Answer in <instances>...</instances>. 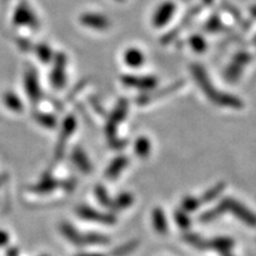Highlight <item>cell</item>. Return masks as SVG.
Instances as JSON below:
<instances>
[{"mask_svg": "<svg viewBox=\"0 0 256 256\" xmlns=\"http://www.w3.org/2000/svg\"><path fill=\"white\" fill-rule=\"evenodd\" d=\"M191 72L194 75V78L196 80L197 84L200 86L204 94L206 95V98L212 104H215L216 106H220V107L232 108V110H241V108H243L244 104H243V101L241 98H236V96L232 94H228V92L216 90L214 88L206 72L200 64H192Z\"/></svg>", "mask_w": 256, "mask_h": 256, "instance_id": "6da1fadb", "label": "cell"}, {"mask_svg": "<svg viewBox=\"0 0 256 256\" xmlns=\"http://www.w3.org/2000/svg\"><path fill=\"white\" fill-rule=\"evenodd\" d=\"M127 110V100H120L118 102L113 113L110 114V118H108L107 124H106V134H107L108 142H110V146L114 147V148H122V147L126 146V142H122V140H119L116 138V128L119 126L121 121L126 118Z\"/></svg>", "mask_w": 256, "mask_h": 256, "instance_id": "7a4b0ae2", "label": "cell"}, {"mask_svg": "<svg viewBox=\"0 0 256 256\" xmlns=\"http://www.w3.org/2000/svg\"><path fill=\"white\" fill-rule=\"evenodd\" d=\"M217 209H218L220 215H223L224 212H232L236 217H238V220H241L243 223L248 224V226H256L255 214L252 212L248 208H246L243 204H241L238 200H235L232 197L222 200V202L217 206Z\"/></svg>", "mask_w": 256, "mask_h": 256, "instance_id": "3957f363", "label": "cell"}, {"mask_svg": "<svg viewBox=\"0 0 256 256\" xmlns=\"http://www.w3.org/2000/svg\"><path fill=\"white\" fill-rule=\"evenodd\" d=\"M12 22L16 26H30L34 28L40 26L36 14L32 11L31 6L28 4L25 0H20L16 6L14 16H12Z\"/></svg>", "mask_w": 256, "mask_h": 256, "instance_id": "277c9868", "label": "cell"}, {"mask_svg": "<svg viewBox=\"0 0 256 256\" xmlns=\"http://www.w3.org/2000/svg\"><path fill=\"white\" fill-rule=\"evenodd\" d=\"M76 127H78V121H76L75 116H72V115H68V116L63 120L58 142H57L55 153H54V156H55V160H57V162L64 156L66 142H68L70 136H72V133L75 132Z\"/></svg>", "mask_w": 256, "mask_h": 256, "instance_id": "5b68a950", "label": "cell"}, {"mask_svg": "<svg viewBox=\"0 0 256 256\" xmlns=\"http://www.w3.org/2000/svg\"><path fill=\"white\" fill-rule=\"evenodd\" d=\"M252 60V55L246 51H240L234 56L232 63L229 64V66L226 70V78L229 82H236L241 78V74L244 69V66Z\"/></svg>", "mask_w": 256, "mask_h": 256, "instance_id": "8992f818", "label": "cell"}, {"mask_svg": "<svg viewBox=\"0 0 256 256\" xmlns=\"http://www.w3.org/2000/svg\"><path fill=\"white\" fill-rule=\"evenodd\" d=\"M177 10V5L174 4L171 0H166V2H162L153 14L152 17V24L154 28H162L174 18Z\"/></svg>", "mask_w": 256, "mask_h": 256, "instance_id": "52a82bcc", "label": "cell"}, {"mask_svg": "<svg viewBox=\"0 0 256 256\" xmlns=\"http://www.w3.org/2000/svg\"><path fill=\"white\" fill-rule=\"evenodd\" d=\"M80 23L83 26L96 31H106L110 28V18L96 12H84L80 16Z\"/></svg>", "mask_w": 256, "mask_h": 256, "instance_id": "ba28073f", "label": "cell"}, {"mask_svg": "<svg viewBox=\"0 0 256 256\" xmlns=\"http://www.w3.org/2000/svg\"><path fill=\"white\" fill-rule=\"evenodd\" d=\"M121 82L126 87L140 89V90H150L158 86V78L152 75H124L121 78Z\"/></svg>", "mask_w": 256, "mask_h": 256, "instance_id": "9c48e42d", "label": "cell"}, {"mask_svg": "<svg viewBox=\"0 0 256 256\" xmlns=\"http://www.w3.org/2000/svg\"><path fill=\"white\" fill-rule=\"evenodd\" d=\"M55 66H54L52 72H51L50 81L54 88L62 89L66 86V63H68V58H66L64 54H58L55 57Z\"/></svg>", "mask_w": 256, "mask_h": 256, "instance_id": "30bf717a", "label": "cell"}, {"mask_svg": "<svg viewBox=\"0 0 256 256\" xmlns=\"http://www.w3.org/2000/svg\"><path fill=\"white\" fill-rule=\"evenodd\" d=\"M76 214L84 220H90V222L102 223V224H115L116 218L112 214H104L100 211L92 209V208L81 206L76 209Z\"/></svg>", "mask_w": 256, "mask_h": 256, "instance_id": "8fae6325", "label": "cell"}, {"mask_svg": "<svg viewBox=\"0 0 256 256\" xmlns=\"http://www.w3.org/2000/svg\"><path fill=\"white\" fill-rule=\"evenodd\" d=\"M24 88H25V92H26L28 98H30L32 102L40 101L42 96L40 81H38L36 72H34V70L28 69V72H25Z\"/></svg>", "mask_w": 256, "mask_h": 256, "instance_id": "7c38bea8", "label": "cell"}, {"mask_svg": "<svg viewBox=\"0 0 256 256\" xmlns=\"http://www.w3.org/2000/svg\"><path fill=\"white\" fill-rule=\"evenodd\" d=\"M72 162L78 166V170L83 174H90L92 170V165L89 160L87 153L84 152V150L81 148L80 146L74 147L72 152Z\"/></svg>", "mask_w": 256, "mask_h": 256, "instance_id": "4fadbf2b", "label": "cell"}, {"mask_svg": "<svg viewBox=\"0 0 256 256\" xmlns=\"http://www.w3.org/2000/svg\"><path fill=\"white\" fill-rule=\"evenodd\" d=\"M60 185V183L57 180V179L46 174L40 179V182H38L37 184L32 185L30 190L38 194H50V192L55 191Z\"/></svg>", "mask_w": 256, "mask_h": 256, "instance_id": "5bb4252c", "label": "cell"}, {"mask_svg": "<svg viewBox=\"0 0 256 256\" xmlns=\"http://www.w3.org/2000/svg\"><path fill=\"white\" fill-rule=\"evenodd\" d=\"M124 62L130 68H140L145 63V54L138 48H130L124 52Z\"/></svg>", "mask_w": 256, "mask_h": 256, "instance_id": "9a60e30c", "label": "cell"}, {"mask_svg": "<svg viewBox=\"0 0 256 256\" xmlns=\"http://www.w3.org/2000/svg\"><path fill=\"white\" fill-rule=\"evenodd\" d=\"M60 234L64 236V238L68 240L69 242H72L75 246H83L84 244V238H83V234L78 232L75 226L68 222L60 223Z\"/></svg>", "mask_w": 256, "mask_h": 256, "instance_id": "2e32d148", "label": "cell"}, {"mask_svg": "<svg viewBox=\"0 0 256 256\" xmlns=\"http://www.w3.org/2000/svg\"><path fill=\"white\" fill-rule=\"evenodd\" d=\"M232 247L234 241L229 238H216L209 240V241L206 240V243H204V249H214V250L222 252V254L229 252Z\"/></svg>", "mask_w": 256, "mask_h": 256, "instance_id": "e0dca14e", "label": "cell"}, {"mask_svg": "<svg viewBox=\"0 0 256 256\" xmlns=\"http://www.w3.org/2000/svg\"><path fill=\"white\" fill-rule=\"evenodd\" d=\"M2 102H4L5 107L11 112L14 113H22L24 110V104L22 101V98H19L17 94H14V92H6L2 95Z\"/></svg>", "mask_w": 256, "mask_h": 256, "instance_id": "ac0fdd59", "label": "cell"}, {"mask_svg": "<svg viewBox=\"0 0 256 256\" xmlns=\"http://www.w3.org/2000/svg\"><path fill=\"white\" fill-rule=\"evenodd\" d=\"M130 159L126 156H120L115 158L113 162L108 166L107 171H106V177L108 179H115L121 174V171L128 165Z\"/></svg>", "mask_w": 256, "mask_h": 256, "instance_id": "d6986e66", "label": "cell"}, {"mask_svg": "<svg viewBox=\"0 0 256 256\" xmlns=\"http://www.w3.org/2000/svg\"><path fill=\"white\" fill-rule=\"evenodd\" d=\"M152 222L154 229L159 234L168 232V220L162 208H156L152 212Z\"/></svg>", "mask_w": 256, "mask_h": 256, "instance_id": "ffe728a7", "label": "cell"}, {"mask_svg": "<svg viewBox=\"0 0 256 256\" xmlns=\"http://www.w3.org/2000/svg\"><path fill=\"white\" fill-rule=\"evenodd\" d=\"M34 119L36 120V122L40 126H43L44 128H55L57 124V120L56 118L52 114L49 113H43V112H36L34 114Z\"/></svg>", "mask_w": 256, "mask_h": 256, "instance_id": "44dd1931", "label": "cell"}, {"mask_svg": "<svg viewBox=\"0 0 256 256\" xmlns=\"http://www.w3.org/2000/svg\"><path fill=\"white\" fill-rule=\"evenodd\" d=\"M224 188H226V183L224 182H220V183L216 184L215 186L209 188V190L204 192V194L202 196V198H200V203L204 204V203H209V202L216 200L217 197L220 196V194H222Z\"/></svg>", "mask_w": 256, "mask_h": 256, "instance_id": "7402d4cb", "label": "cell"}, {"mask_svg": "<svg viewBox=\"0 0 256 256\" xmlns=\"http://www.w3.org/2000/svg\"><path fill=\"white\" fill-rule=\"evenodd\" d=\"M134 150H136L138 156H140V158H146V156L150 154V152H151V142H150V140L145 136L138 138L136 145H134Z\"/></svg>", "mask_w": 256, "mask_h": 256, "instance_id": "603a6c76", "label": "cell"}, {"mask_svg": "<svg viewBox=\"0 0 256 256\" xmlns=\"http://www.w3.org/2000/svg\"><path fill=\"white\" fill-rule=\"evenodd\" d=\"M114 202V211H120L127 209L128 206H130L134 202V197L128 192H124V194H120Z\"/></svg>", "mask_w": 256, "mask_h": 256, "instance_id": "cb8c5ba5", "label": "cell"}, {"mask_svg": "<svg viewBox=\"0 0 256 256\" xmlns=\"http://www.w3.org/2000/svg\"><path fill=\"white\" fill-rule=\"evenodd\" d=\"M139 247V241L138 240H133V241H130L124 244H121L120 247L115 248L114 250H112L110 255L112 256H127L130 255V252H133L136 249Z\"/></svg>", "mask_w": 256, "mask_h": 256, "instance_id": "d4e9b609", "label": "cell"}, {"mask_svg": "<svg viewBox=\"0 0 256 256\" xmlns=\"http://www.w3.org/2000/svg\"><path fill=\"white\" fill-rule=\"evenodd\" d=\"M95 194H96V198H98V200L100 202L102 206L108 208V209L110 210H114V202L110 197L108 192L106 191V188L102 186V185H98V186L95 188Z\"/></svg>", "mask_w": 256, "mask_h": 256, "instance_id": "484cf974", "label": "cell"}, {"mask_svg": "<svg viewBox=\"0 0 256 256\" xmlns=\"http://www.w3.org/2000/svg\"><path fill=\"white\" fill-rule=\"evenodd\" d=\"M84 238V244H92V246H100V244H108L110 240L108 236L102 235V234L96 232H89L83 235Z\"/></svg>", "mask_w": 256, "mask_h": 256, "instance_id": "4316f807", "label": "cell"}, {"mask_svg": "<svg viewBox=\"0 0 256 256\" xmlns=\"http://www.w3.org/2000/svg\"><path fill=\"white\" fill-rule=\"evenodd\" d=\"M34 51H36L38 58H40L43 63H49L54 60V52L50 46L48 44L40 43L34 46Z\"/></svg>", "mask_w": 256, "mask_h": 256, "instance_id": "83f0119b", "label": "cell"}, {"mask_svg": "<svg viewBox=\"0 0 256 256\" xmlns=\"http://www.w3.org/2000/svg\"><path fill=\"white\" fill-rule=\"evenodd\" d=\"M188 44L191 46L192 50L196 51L198 54L204 52L208 48L206 40L202 36H200V34H194V36H191L190 40H188Z\"/></svg>", "mask_w": 256, "mask_h": 256, "instance_id": "f1b7e54d", "label": "cell"}, {"mask_svg": "<svg viewBox=\"0 0 256 256\" xmlns=\"http://www.w3.org/2000/svg\"><path fill=\"white\" fill-rule=\"evenodd\" d=\"M200 206V200L194 197H185L183 202H182V209H183L185 212H194V211H196Z\"/></svg>", "mask_w": 256, "mask_h": 256, "instance_id": "f546056e", "label": "cell"}, {"mask_svg": "<svg viewBox=\"0 0 256 256\" xmlns=\"http://www.w3.org/2000/svg\"><path fill=\"white\" fill-rule=\"evenodd\" d=\"M174 217H176V222L180 228L183 229H188V226H191V220L188 218L186 214H185V211L183 210H177L174 214Z\"/></svg>", "mask_w": 256, "mask_h": 256, "instance_id": "4dcf8cb0", "label": "cell"}, {"mask_svg": "<svg viewBox=\"0 0 256 256\" xmlns=\"http://www.w3.org/2000/svg\"><path fill=\"white\" fill-rule=\"evenodd\" d=\"M220 28H222V24H220V20L217 17L210 18L206 25V30L210 32L220 31Z\"/></svg>", "mask_w": 256, "mask_h": 256, "instance_id": "1f68e13d", "label": "cell"}, {"mask_svg": "<svg viewBox=\"0 0 256 256\" xmlns=\"http://www.w3.org/2000/svg\"><path fill=\"white\" fill-rule=\"evenodd\" d=\"M8 242H10V235L5 232V230L0 229V248L8 246Z\"/></svg>", "mask_w": 256, "mask_h": 256, "instance_id": "d6a6232c", "label": "cell"}, {"mask_svg": "<svg viewBox=\"0 0 256 256\" xmlns=\"http://www.w3.org/2000/svg\"><path fill=\"white\" fill-rule=\"evenodd\" d=\"M60 185H63L64 190L66 191H72L74 188H76V182H75V179H68V180L64 182L63 184L60 183Z\"/></svg>", "mask_w": 256, "mask_h": 256, "instance_id": "836d02e7", "label": "cell"}, {"mask_svg": "<svg viewBox=\"0 0 256 256\" xmlns=\"http://www.w3.org/2000/svg\"><path fill=\"white\" fill-rule=\"evenodd\" d=\"M6 256H19V249L16 247H10L6 250Z\"/></svg>", "mask_w": 256, "mask_h": 256, "instance_id": "e575fe53", "label": "cell"}, {"mask_svg": "<svg viewBox=\"0 0 256 256\" xmlns=\"http://www.w3.org/2000/svg\"><path fill=\"white\" fill-rule=\"evenodd\" d=\"M252 14L254 16V17H256V8H252Z\"/></svg>", "mask_w": 256, "mask_h": 256, "instance_id": "d590c367", "label": "cell"}, {"mask_svg": "<svg viewBox=\"0 0 256 256\" xmlns=\"http://www.w3.org/2000/svg\"><path fill=\"white\" fill-rule=\"evenodd\" d=\"M76 256H92V254H78V255H76Z\"/></svg>", "mask_w": 256, "mask_h": 256, "instance_id": "8d00e7d4", "label": "cell"}, {"mask_svg": "<svg viewBox=\"0 0 256 256\" xmlns=\"http://www.w3.org/2000/svg\"><path fill=\"white\" fill-rule=\"evenodd\" d=\"M223 256H232V255H230V254H229V252H224V254H223Z\"/></svg>", "mask_w": 256, "mask_h": 256, "instance_id": "74e56055", "label": "cell"}, {"mask_svg": "<svg viewBox=\"0 0 256 256\" xmlns=\"http://www.w3.org/2000/svg\"><path fill=\"white\" fill-rule=\"evenodd\" d=\"M92 256H104V255H101V254H92Z\"/></svg>", "mask_w": 256, "mask_h": 256, "instance_id": "f35d334b", "label": "cell"}, {"mask_svg": "<svg viewBox=\"0 0 256 256\" xmlns=\"http://www.w3.org/2000/svg\"><path fill=\"white\" fill-rule=\"evenodd\" d=\"M116 2H126V0H116Z\"/></svg>", "mask_w": 256, "mask_h": 256, "instance_id": "ab89813d", "label": "cell"}, {"mask_svg": "<svg viewBox=\"0 0 256 256\" xmlns=\"http://www.w3.org/2000/svg\"><path fill=\"white\" fill-rule=\"evenodd\" d=\"M43 256H49V255H43Z\"/></svg>", "mask_w": 256, "mask_h": 256, "instance_id": "60d3db41", "label": "cell"}]
</instances>
